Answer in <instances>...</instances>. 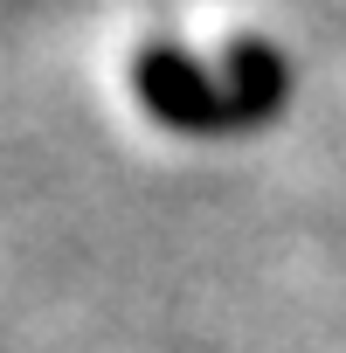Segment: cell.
<instances>
[{"label":"cell","instance_id":"obj_1","mask_svg":"<svg viewBox=\"0 0 346 353\" xmlns=\"http://www.w3.org/2000/svg\"><path fill=\"white\" fill-rule=\"evenodd\" d=\"M132 83H139V104L173 132H243V125L270 118L284 104V90H291L284 63L263 42H243L222 63H201L181 42H152L139 56Z\"/></svg>","mask_w":346,"mask_h":353}]
</instances>
